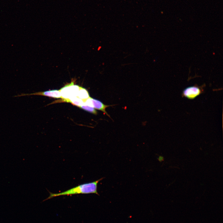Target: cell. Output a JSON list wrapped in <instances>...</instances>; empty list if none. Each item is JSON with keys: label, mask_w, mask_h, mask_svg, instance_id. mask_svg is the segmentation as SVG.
<instances>
[{"label": "cell", "mask_w": 223, "mask_h": 223, "mask_svg": "<svg viewBox=\"0 0 223 223\" xmlns=\"http://www.w3.org/2000/svg\"><path fill=\"white\" fill-rule=\"evenodd\" d=\"M77 97L82 100L83 101L90 97L87 90L86 89L81 87Z\"/></svg>", "instance_id": "cell-7"}, {"label": "cell", "mask_w": 223, "mask_h": 223, "mask_svg": "<svg viewBox=\"0 0 223 223\" xmlns=\"http://www.w3.org/2000/svg\"><path fill=\"white\" fill-rule=\"evenodd\" d=\"M79 107L93 114L96 115L97 114V111L94 108L85 104L84 103Z\"/></svg>", "instance_id": "cell-8"}, {"label": "cell", "mask_w": 223, "mask_h": 223, "mask_svg": "<svg viewBox=\"0 0 223 223\" xmlns=\"http://www.w3.org/2000/svg\"><path fill=\"white\" fill-rule=\"evenodd\" d=\"M74 81H72L59 90L62 99H69L72 97L77 96L80 87L74 85Z\"/></svg>", "instance_id": "cell-2"}, {"label": "cell", "mask_w": 223, "mask_h": 223, "mask_svg": "<svg viewBox=\"0 0 223 223\" xmlns=\"http://www.w3.org/2000/svg\"><path fill=\"white\" fill-rule=\"evenodd\" d=\"M103 178L104 177H103L94 181L79 185L61 193H53L49 191L50 193L49 196L43 201L54 197L61 195L91 193L99 195L97 192V185L98 182Z\"/></svg>", "instance_id": "cell-1"}, {"label": "cell", "mask_w": 223, "mask_h": 223, "mask_svg": "<svg viewBox=\"0 0 223 223\" xmlns=\"http://www.w3.org/2000/svg\"><path fill=\"white\" fill-rule=\"evenodd\" d=\"M164 158L163 157H162V156H160V157L159 158V160L160 161H161L164 160Z\"/></svg>", "instance_id": "cell-9"}, {"label": "cell", "mask_w": 223, "mask_h": 223, "mask_svg": "<svg viewBox=\"0 0 223 223\" xmlns=\"http://www.w3.org/2000/svg\"><path fill=\"white\" fill-rule=\"evenodd\" d=\"M203 92V90L198 86H191L185 89L183 91L182 94L183 97L192 99L199 95Z\"/></svg>", "instance_id": "cell-5"}, {"label": "cell", "mask_w": 223, "mask_h": 223, "mask_svg": "<svg viewBox=\"0 0 223 223\" xmlns=\"http://www.w3.org/2000/svg\"><path fill=\"white\" fill-rule=\"evenodd\" d=\"M83 102L85 104L93 107L95 109L102 111L108 116L110 117L109 115L106 111V109L107 107L112 105H105L99 100L90 97Z\"/></svg>", "instance_id": "cell-3"}, {"label": "cell", "mask_w": 223, "mask_h": 223, "mask_svg": "<svg viewBox=\"0 0 223 223\" xmlns=\"http://www.w3.org/2000/svg\"><path fill=\"white\" fill-rule=\"evenodd\" d=\"M32 95H41L58 98H61V96L59 90H57L43 92H38L31 94H18L14 96V97H18Z\"/></svg>", "instance_id": "cell-4"}, {"label": "cell", "mask_w": 223, "mask_h": 223, "mask_svg": "<svg viewBox=\"0 0 223 223\" xmlns=\"http://www.w3.org/2000/svg\"><path fill=\"white\" fill-rule=\"evenodd\" d=\"M60 102L70 103L79 107L84 103L83 100L77 97H74L67 99H62L59 101H55V103H59Z\"/></svg>", "instance_id": "cell-6"}]
</instances>
